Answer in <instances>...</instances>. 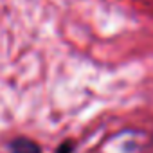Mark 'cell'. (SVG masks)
Masks as SVG:
<instances>
[{
    "instance_id": "obj_2",
    "label": "cell",
    "mask_w": 153,
    "mask_h": 153,
    "mask_svg": "<svg viewBox=\"0 0 153 153\" xmlns=\"http://www.w3.org/2000/svg\"><path fill=\"white\" fill-rule=\"evenodd\" d=\"M72 149H74L72 142H63V144L56 149V153H72Z\"/></svg>"
},
{
    "instance_id": "obj_1",
    "label": "cell",
    "mask_w": 153,
    "mask_h": 153,
    "mask_svg": "<svg viewBox=\"0 0 153 153\" xmlns=\"http://www.w3.org/2000/svg\"><path fill=\"white\" fill-rule=\"evenodd\" d=\"M11 151L13 153H42L38 144L29 139H15L11 142Z\"/></svg>"
}]
</instances>
